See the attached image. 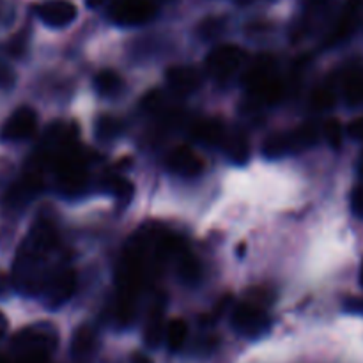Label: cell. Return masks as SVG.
Returning <instances> with one entry per match:
<instances>
[{
	"label": "cell",
	"instance_id": "obj_24",
	"mask_svg": "<svg viewBox=\"0 0 363 363\" xmlns=\"http://www.w3.org/2000/svg\"><path fill=\"white\" fill-rule=\"evenodd\" d=\"M344 96L350 105H362L363 103V71H351L344 80Z\"/></svg>",
	"mask_w": 363,
	"mask_h": 363
},
{
	"label": "cell",
	"instance_id": "obj_9",
	"mask_svg": "<svg viewBox=\"0 0 363 363\" xmlns=\"http://www.w3.org/2000/svg\"><path fill=\"white\" fill-rule=\"evenodd\" d=\"M156 16V6L151 0H116L110 7V20L123 27L145 25Z\"/></svg>",
	"mask_w": 363,
	"mask_h": 363
},
{
	"label": "cell",
	"instance_id": "obj_23",
	"mask_svg": "<svg viewBox=\"0 0 363 363\" xmlns=\"http://www.w3.org/2000/svg\"><path fill=\"white\" fill-rule=\"evenodd\" d=\"M123 133V121L113 116H101L96 121V137L101 142L116 140Z\"/></svg>",
	"mask_w": 363,
	"mask_h": 363
},
{
	"label": "cell",
	"instance_id": "obj_18",
	"mask_svg": "<svg viewBox=\"0 0 363 363\" xmlns=\"http://www.w3.org/2000/svg\"><path fill=\"white\" fill-rule=\"evenodd\" d=\"M174 257H176V269L181 282L197 284L201 280V262H199V259L194 254H190L186 248L181 247Z\"/></svg>",
	"mask_w": 363,
	"mask_h": 363
},
{
	"label": "cell",
	"instance_id": "obj_15",
	"mask_svg": "<svg viewBox=\"0 0 363 363\" xmlns=\"http://www.w3.org/2000/svg\"><path fill=\"white\" fill-rule=\"evenodd\" d=\"M191 138L197 140L199 144L208 145V147H216L222 145L227 137L225 126L220 119L215 117H206V119H199L197 123L191 124Z\"/></svg>",
	"mask_w": 363,
	"mask_h": 363
},
{
	"label": "cell",
	"instance_id": "obj_36",
	"mask_svg": "<svg viewBox=\"0 0 363 363\" xmlns=\"http://www.w3.org/2000/svg\"><path fill=\"white\" fill-rule=\"evenodd\" d=\"M312 2H315V4H323V2H326V0H312Z\"/></svg>",
	"mask_w": 363,
	"mask_h": 363
},
{
	"label": "cell",
	"instance_id": "obj_26",
	"mask_svg": "<svg viewBox=\"0 0 363 363\" xmlns=\"http://www.w3.org/2000/svg\"><path fill=\"white\" fill-rule=\"evenodd\" d=\"M323 135H325L326 142H328L330 147L339 149L342 145V126H340L339 119H328L323 126Z\"/></svg>",
	"mask_w": 363,
	"mask_h": 363
},
{
	"label": "cell",
	"instance_id": "obj_21",
	"mask_svg": "<svg viewBox=\"0 0 363 363\" xmlns=\"http://www.w3.org/2000/svg\"><path fill=\"white\" fill-rule=\"evenodd\" d=\"M94 89L101 96H116L123 89V78L116 71L103 69L94 77Z\"/></svg>",
	"mask_w": 363,
	"mask_h": 363
},
{
	"label": "cell",
	"instance_id": "obj_5",
	"mask_svg": "<svg viewBox=\"0 0 363 363\" xmlns=\"http://www.w3.org/2000/svg\"><path fill=\"white\" fill-rule=\"evenodd\" d=\"M315 142H318V131L314 130V126L307 124L298 130L280 131V133L266 138V142L262 144V155L269 160H279L282 156L303 151V149L314 145Z\"/></svg>",
	"mask_w": 363,
	"mask_h": 363
},
{
	"label": "cell",
	"instance_id": "obj_30",
	"mask_svg": "<svg viewBox=\"0 0 363 363\" xmlns=\"http://www.w3.org/2000/svg\"><path fill=\"white\" fill-rule=\"evenodd\" d=\"M347 135L354 140H363V116L351 121L350 126H347Z\"/></svg>",
	"mask_w": 363,
	"mask_h": 363
},
{
	"label": "cell",
	"instance_id": "obj_2",
	"mask_svg": "<svg viewBox=\"0 0 363 363\" xmlns=\"http://www.w3.org/2000/svg\"><path fill=\"white\" fill-rule=\"evenodd\" d=\"M59 344L55 326L50 323H38L20 330L13 337V351L18 363H48L50 354Z\"/></svg>",
	"mask_w": 363,
	"mask_h": 363
},
{
	"label": "cell",
	"instance_id": "obj_16",
	"mask_svg": "<svg viewBox=\"0 0 363 363\" xmlns=\"http://www.w3.org/2000/svg\"><path fill=\"white\" fill-rule=\"evenodd\" d=\"M360 9H362V0H347L342 13L339 14L332 32H330L328 45H337V43L344 41V39L354 30V27H357L358 23V16H360Z\"/></svg>",
	"mask_w": 363,
	"mask_h": 363
},
{
	"label": "cell",
	"instance_id": "obj_35",
	"mask_svg": "<svg viewBox=\"0 0 363 363\" xmlns=\"http://www.w3.org/2000/svg\"><path fill=\"white\" fill-rule=\"evenodd\" d=\"M0 363H11L9 360H7V358H4V357H0Z\"/></svg>",
	"mask_w": 363,
	"mask_h": 363
},
{
	"label": "cell",
	"instance_id": "obj_8",
	"mask_svg": "<svg viewBox=\"0 0 363 363\" xmlns=\"http://www.w3.org/2000/svg\"><path fill=\"white\" fill-rule=\"evenodd\" d=\"M247 62V52L238 45H220L206 59V69L216 80H227Z\"/></svg>",
	"mask_w": 363,
	"mask_h": 363
},
{
	"label": "cell",
	"instance_id": "obj_10",
	"mask_svg": "<svg viewBox=\"0 0 363 363\" xmlns=\"http://www.w3.org/2000/svg\"><path fill=\"white\" fill-rule=\"evenodd\" d=\"M43 184H45V181H43L41 170L30 167L23 176L18 177L11 184L6 197H4V204L9 209H23L25 206L30 204L32 199L38 197L39 191L43 190Z\"/></svg>",
	"mask_w": 363,
	"mask_h": 363
},
{
	"label": "cell",
	"instance_id": "obj_11",
	"mask_svg": "<svg viewBox=\"0 0 363 363\" xmlns=\"http://www.w3.org/2000/svg\"><path fill=\"white\" fill-rule=\"evenodd\" d=\"M38 130V113L30 106H20L14 110L0 128V138L6 142L27 140Z\"/></svg>",
	"mask_w": 363,
	"mask_h": 363
},
{
	"label": "cell",
	"instance_id": "obj_29",
	"mask_svg": "<svg viewBox=\"0 0 363 363\" xmlns=\"http://www.w3.org/2000/svg\"><path fill=\"white\" fill-rule=\"evenodd\" d=\"M351 209L358 218L363 220V186H357L351 194Z\"/></svg>",
	"mask_w": 363,
	"mask_h": 363
},
{
	"label": "cell",
	"instance_id": "obj_25",
	"mask_svg": "<svg viewBox=\"0 0 363 363\" xmlns=\"http://www.w3.org/2000/svg\"><path fill=\"white\" fill-rule=\"evenodd\" d=\"M105 188L112 195H116V199H119L121 202H130L131 197H133V184L128 179L121 176H106L105 177Z\"/></svg>",
	"mask_w": 363,
	"mask_h": 363
},
{
	"label": "cell",
	"instance_id": "obj_19",
	"mask_svg": "<svg viewBox=\"0 0 363 363\" xmlns=\"http://www.w3.org/2000/svg\"><path fill=\"white\" fill-rule=\"evenodd\" d=\"M96 347V332L91 326L84 325L74 332L71 340V357L74 360H84L94 351Z\"/></svg>",
	"mask_w": 363,
	"mask_h": 363
},
{
	"label": "cell",
	"instance_id": "obj_3",
	"mask_svg": "<svg viewBox=\"0 0 363 363\" xmlns=\"http://www.w3.org/2000/svg\"><path fill=\"white\" fill-rule=\"evenodd\" d=\"M250 96L264 105L280 101L284 94L282 80L277 77V64L272 55H259L243 77Z\"/></svg>",
	"mask_w": 363,
	"mask_h": 363
},
{
	"label": "cell",
	"instance_id": "obj_13",
	"mask_svg": "<svg viewBox=\"0 0 363 363\" xmlns=\"http://www.w3.org/2000/svg\"><path fill=\"white\" fill-rule=\"evenodd\" d=\"M167 167L181 177H197L204 170V162L191 147L179 145L169 155Z\"/></svg>",
	"mask_w": 363,
	"mask_h": 363
},
{
	"label": "cell",
	"instance_id": "obj_28",
	"mask_svg": "<svg viewBox=\"0 0 363 363\" xmlns=\"http://www.w3.org/2000/svg\"><path fill=\"white\" fill-rule=\"evenodd\" d=\"M14 80H16V74H14L13 67L0 59V89H11L14 85Z\"/></svg>",
	"mask_w": 363,
	"mask_h": 363
},
{
	"label": "cell",
	"instance_id": "obj_32",
	"mask_svg": "<svg viewBox=\"0 0 363 363\" xmlns=\"http://www.w3.org/2000/svg\"><path fill=\"white\" fill-rule=\"evenodd\" d=\"M6 332H7V319H6V315L0 312V337H2Z\"/></svg>",
	"mask_w": 363,
	"mask_h": 363
},
{
	"label": "cell",
	"instance_id": "obj_33",
	"mask_svg": "<svg viewBox=\"0 0 363 363\" xmlns=\"http://www.w3.org/2000/svg\"><path fill=\"white\" fill-rule=\"evenodd\" d=\"M103 2H105V0H85V4H87V6L91 7V9H94V7L101 6Z\"/></svg>",
	"mask_w": 363,
	"mask_h": 363
},
{
	"label": "cell",
	"instance_id": "obj_17",
	"mask_svg": "<svg viewBox=\"0 0 363 363\" xmlns=\"http://www.w3.org/2000/svg\"><path fill=\"white\" fill-rule=\"evenodd\" d=\"M223 149H225L227 158L236 165H245L250 158V142H248L247 135L243 131H233L227 133L225 140H223Z\"/></svg>",
	"mask_w": 363,
	"mask_h": 363
},
{
	"label": "cell",
	"instance_id": "obj_12",
	"mask_svg": "<svg viewBox=\"0 0 363 363\" xmlns=\"http://www.w3.org/2000/svg\"><path fill=\"white\" fill-rule=\"evenodd\" d=\"M35 14L48 27H66L77 20L78 9L69 0H48L35 6Z\"/></svg>",
	"mask_w": 363,
	"mask_h": 363
},
{
	"label": "cell",
	"instance_id": "obj_20",
	"mask_svg": "<svg viewBox=\"0 0 363 363\" xmlns=\"http://www.w3.org/2000/svg\"><path fill=\"white\" fill-rule=\"evenodd\" d=\"M163 311L162 307H155L149 314L147 323H145V330H144V340L149 347H156L160 346L162 339L165 337V330L167 326L163 325Z\"/></svg>",
	"mask_w": 363,
	"mask_h": 363
},
{
	"label": "cell",
	"instance_id": "obj_4",
	"mask_svg": "<svg viewBox=\"0 0 363 363\" xmlns=\"http://www.w3.org/2000/svg\"><path fill=\"white\" fill-rule=\"evenodd\" d=\"M50 167L55 174L57 186L64 195L74 197V195H80L87 186V165H85V160L82 152L78 151L77 144L69 145L62 152H59Z\"/></svg>",
	"mask_w": 363,
	"mask_h": 363
},
{
	"label": "cell",
	"instance_id": "obj_6",
	"mask_svg": "<svg viewBox=\"0 0 363 363\" xmlns=\"http://www.w3.org/2000/svg\"><path fill=\"white\" fill-rule=\"evenodd\" d=\"M230 325L240 335L248 337V339H259L269 332L272 321L261 305L248 300L234 308L233 315H230Z\"/></svg>",
	"mask_w": 363,
	"mask_h": 363
},
{
	"label": "cell",
	"instance_id": "obj_27",
	"mask_svg": "<svg viewBox=\"0 0 363 363\" xmlns=\"http://www.w3.org/2000/svg\"><path fill=\"white\" fill-rule=\"evenodd\" d=\"M311 103L312 106L318 110L330 108V106H333V103H335V92H333L328 85H321V87H318L312 92Z\"/></svg>",
	"mask_w": 363,
	"mask_h": 363
},
{
	"label": "cell",
	"instance_id": "obj_34",
	"mask_svg": "<svg viewBox=\"0 0 363 363\" xmlns=\"http://www.w3.org/2000/svg\"><path fill=\"white\" fill-rule=\"evenodd\" d=\"M360 284H362V287H363V262H362V269H360Z\"/></svg>",
	"mask_w": 363,
	"mask_h": 363
},
{
	"label": "cell",
	"instance_id": "obj_1",
	"mask_svg": "<svg viewBox=\"0 0 363 363\" xmlns=\"http://www.w3.org/2000/svg\"><path fill=\"white\" fill-rule=\"evenodd\" d=\"M57 247L55 229L46 220H38L18 248L13 266V282L18 291L28 296L41 293L50 272L48 259Z\"/></svg>",
	"mask_w": 363,
	"mask_h": 363
},
{
	"label": "cell",
	"instance_id": "obj_7",
	"mask_svg": "<svg viewBox=\"0 0 363 363\" xmlns=\"http://www.w3.org/2000/svg\"><path fill=\"white\" fill-rule=\"evenodd\" d=\"M74 289H77V273L69 266H59L50 272L39 294L43 296L46 307L59 308L66 301H69V298L74 294Z\"/></svg>",
	"mask_w": 363,
	"mask_h": 363
},
{
	"label": "cell",
	"instance_id": "obj_31",
	"mask_svg": "<svg viewBox=\"0 0 363 363\" xmlns=\"http://www.w3.org/2000/svg\"><path fill=\"white\" fill-rule=\"evenodd\" d=\"M13 287H14L13 277H7V275H4V273H0V298L7 296Z\"/></svg>",
	"mask_w": 363,
	"mask_h": 363
},
{
	"label": "cell",
	"instance_id": "obj_14",
	"mask_svg": "<svg viewBox=\"0 0 363 363\" xmlns=\"http://www.w3.org/2000/svg\"><path fill=\"white\" fill-rule=\"evenodd\" d=\"M167 84L176 94L188 96L202 85V74L191 66H172L165 74Z\"/></svg>",
	"mask_w": 363,
	"mask_h": 363
},
{
	"label": "cell",
	"instance_id": "obj_22",
	"mask_svg": "<svg viewBox=\"0 0 363 363\" xmlns=\"http://www.w3.org/2000/svg\"><path fill=\"white\" fill-rule=\"evenodd\" d=\"M188 339V325L183 319H172V321L167 325L165 330V340L167 346H169L170 351H179L181 347L184 346Z\"/></svg>",
	"mask_w": 363,
	"mask_h": 363
}]
</instances>
